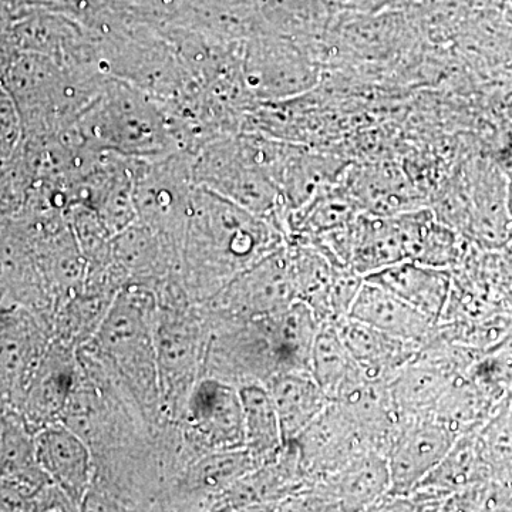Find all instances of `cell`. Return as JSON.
Here are the masks:
<instances>
[{
	"label": "cell",
	"instance_id": "cell-21",
	"mask_svg": "<svg viewBox=\"0 0 512 512\" xmlns=\"http://www.w3.org/2000/svg\"><path fill=\"white\" fill-rule=\"evenodd\" d=\"M340 336L363 376L390 383L421 346L348 318L338 323Z\"/></svg>",
	"mask_w": 512,
	"mask_h": 512
},
{
	"label": "cell",
	"instance_id": "cell-2",
	"mask_svg": "<svg viewBox=\"0 0 512 512\" xmlns=\"http://www.w3.org/2000/svg\"><path fill=\"white\" fill-rule=\"evenodd\" d=\"M319 320L295 301L284 311L244 322L210 326L202 376L235 387L266 384L279 373L309 370Z\"/></svg>",
	"mask_w": 512,
	"mask_h": 512
},
{
	"label": "cell",
	"instance_id": "cell-30",
	"mask_svg": "<svg viewBox=\"0 0 512 512\" xmlns=\"http://www.w3.org/2000/svg\"><path fill=\"white\" fill-rule=\"evenodd\" d=\"M458 259H460V248H458L456 232L453 228L437 221L433 214L423 229L413 261L451 271L456 268Z\"/></svg>",
	"mask_w": 512,
	"mask_h": 512
},
{
	"label": "cell",
	"instance_id": "cell-14",
	"mask_svg": "<svg viewBox=\"0 0 512 512\" xmlns=\"http://www.w3.org/2000/svg\"><path fill=\"white\" fill-rule=\"evenodd\" d=\"M458 437L439 419H404L386 458L390 471L389 495L410 493L443 460Z\"/></svg>",
	"mask_w": 512,
	"mask_h": 512
},
{
	"label": "cell",
	"instance_id": "cell-15",
	"mask_svg": "<svg viewBox=\"0 0 512 512\" xmlns=\"http://www.w3.org/2000/svg\"><path fill=\"white\" fill-rule=\"evenodd\" d=\"M311 484L291 441L271 460L228 488L215 501L212 511H278L279 505Z\"/></svg>",
	"mask_w": 512,
	"mask_h": 512
},
{
	"label": "cell",
	"instance_id": "cell-16",
	"mask_svg": "<svg viewBox=\"0 0 512 512\" xmlns=\"http://www.w3.org/2000/svg\"><path fill=\"white\" fill-rule=\"evenodd\" d=\"M76 379L77 349L53 338L16 409L30 429L37 433L62 420Z\"/></svg>",
	"mask_w": 512,
	"mask_h": 512
},
{
	"label": "cell",
	"instance_id": "cell-12",
	"mask_svg": "<svg viewBox=\"0 0 512 512\" xmlns=\"http://www.w3.org/2000/svg\"><path fill=\"white\" fill-rule=\"evenodd\" d=\"M258 466L247 447L202 454L181 468L163 511H212L228 488Z\"/></svg>",
	"mask_w": 512,
	"mask_h": 512
},
{
	"label": "cell",
	"instance_id": "cell-27",
	"mask_svg": "<svg viewBox=\"0 0 512 512\" xmlns=\"http://www.w3.org/2000/svg\"><path fill=\"white\" fill-rule=\"evenodd\" d=\"M116 293L99 286L84 285L64 299L56 306L53 315V338L74 349L82 348L96 335Z\"/></svg>",
	"mask_w": 512,
	"mask_h": 512
},
{
	"label": "cell",
	"instance_id": "cell-9",
	"mask_svg": "<svg viewBox=\"0 0 512 512\" xmlns=\"http://www.w3.org/2000/svg\"><path fill=\"white\" fill-rule=\"evenodd\" d=\"M180 427L187 463L211 451L244 448V410L238 387L202 376L188 397Z\"/></svg>",
	"mask_w": 512,
	"mask_h": 512
},
{
	"label": "cell",
	"instance_id": "cell-19",
	"mask_svg": "<svg viewBox=\"0 0 512 512\" xmlns=\"http://www.w3.org/2000/svg\"><path fill=\"white\" fill-rule=\"evenodd\" d=\"M313 484L328 505V511H372L389 493V464L383 454L366 451Z\"/></svg>",
	"mask_w": 512,
	"mask_h": 512
},
{
	"label": "cell",
	"instance_id": "cell-7",
	"mask_svg": "<svg viewBox=\"0 0 512 512\" xmlns=\"http://www.w3.org/2000/svg\"><path fill=\"white\" fill-rule=\"evenodd\" d=\"M192 160L194 154L188 150L153 160H131L137 221L180 249L195 190Z\"/></svg>",
	"mask_w": 512,
	"mask_h": 512
},
{
	"label": "cell",
	"instance_id": "cell-17",
	"mask_svg": "<svg viewBox=\"0 0 512 512\" xmlns=\"http://www.w3.org/2000/svg\"><path fill=\"white\" fill-rule=\"evenodd\" d=\"M111 256L126 285L147 286L154 291L167 279L180 276V248L140 221L113 235Z\"/></svg>",
	"mask_w": 512,
	"mask_h": 512
},
{
	"label": "cell",
	"instance_id": "cell-25",
	"mask_svg": "<svg viewBox=\"0 0 512 512\" xmlns=\"http://www.w3.org/2000/svg\"><path fill=\"white\" fill-rule=\"evenodd\" d=\"M0 480L33 488L52 483L37 460L35 431L8 406H0Z\"/></svg>",
	"mask_w": 512,
	"mask_h": 512
},
{
	"label": "cell",
	"instance_id": "cell-22",
	"mask_svg": "<svg viewBox=\"0 0 512 512\" xmlns=\"http://www.w3.org/2000/svg\"><path fill=\"white\" fill-rule=\"evenodd\" d=\"M349 318L420 346L430 342L437 329V323L429 316L366 279L353 302Z\"/></svg>",
	"mask_w": 512,
	"mask_h": 512
},
{
	"label": "cell",
	"instance_id": "cell-24",
	"mask_svg": "<svg viewBox=\"0 0 512 512\" xmlns=\"http://www.w3.org/2000/svg\"><path fill=\"white\" fill-rule=\"evenodd\" d=\"M266 387L274 400L284 443L295 440L332 402L309 370L279 373Z\"/></svg>",
	"mask_w": 512,
	"mask_h": 512
},
{
	"label": "cell",
	"instance_id": "cell-26",
	"mask_svg": "<svg viewBox=\"0 0 512 512\" xmlns=\"http://www.w3.org/2000/svg\"><path fill=\"white\" fill-rule=\"evenodd\" d=\"M286 245L296 301L308 305L319 323H328L333 285L340 272L349 269L336 268L311 245L296 242H286Z\"/></svg>",
	"mask_w": 512,
	"mask_h": 512
},
{
	"label": "cell",
	"instance_id": "cell-4",
	"mask_svg": "<svg viewBox=\"0 0 512 512\" xmlns=\"http://www.w3.org/2000/svg\"><path fill=\"white\" fill-rule=\"evenodd\" d=\"M156 313L153 289L136 284L123 286L114 296L96 335L86 345L109 366L151 423L163 426L167 421L161 413L158 389Z\"/></svg>",
	"mask_w": 512,
	"mask_h": 512
},
{
	"label": "cell",
	"instance_id": "cell-28",
	"mask_svg": "<svg viewBox=\"0 0 512 512\" xmlns=\"http://www.w3.org/2000/svg\"><path fill=\"white\" fill-rule=\"evenodd\" d=\"M239 396L244 410L245 447L259 464L265 463L285 444L274 400L264 384L239 387Z\"/></svg>",
	"mask_w": 512,
	"mask_h": 512
},
{
	"label": "cell",
	"instance_id": "cell-23",
	"mask_svg": "<svg viewBox=\"0 0 512 512\" xmlns=\"http://www.w3.org/2000/svg\"><path fill=\"white\" fill-rule=\"evenodd\" d=\"M366 281L382 286L417 311L439 323L450 298L453 271L414 261L387 266L366 276Z\"/></svg>",
	"mask_w": 512,
	"mask_h": 512
},
{
	"label": "cell",
	"instance_id": "cell-13",
	"mask_svg": "<svg viewBox=\"0 0 512 512\" xmlns=\"http://www.w3.org/2000/svg\"><path fill=\"white\" fill-rule=\"evenodd\" d=\"M292 443L312 483L373 451L355 420L336 402H330Z\"/></svg>",
	"mask_w": 512,
	"mask_h": 512
},
{
	"label": "cell",
	"instance_id": "cell-32",
	"mask_svg": "<svg viewBox=\"0 0 512 512\" xmlns=\"http://www.w3.org/2000/svg\"><path fill=\"white\" fill-rule=\"evenodd\" d=\"M508 208H510V212L512 215V184L510 188V195H508Z\"/></svg>",
	"mask_w": 512,
	"mask_h": 512
},
{
	"label": "cell",
	"instance_id": "cell-31",
	"mask_svg": "<svg viewBox=\"0 0 512 512\" xmlns=\"http://www.w3.org/2000/svg\"><path fill=\"white\" fill-rule=\"evenodd\" d=\"M42 488L0 480V511H37V497Z\"/></svg>",
	"mask_w": 512,
	"mask_h": 512
},
{
	"label": "cell",
	"instance_id": "cell-20",
	"mask_svg": "<svg viewBox=\"0 0 512 512\" xmlns=\"http://www.w3.org/2000/svg\"><path fill=\"white\" fill-rule=\"evenodd\" d=\"M244 82L258 96L282 97L308 89L313 69L301 50L285 43L259 42L244 59Z\"/></svg>",
	"mask_w": 512,
	"mask_h": 512
},
{
	"label": "cell",
	"instance_id": "cell-18",
	"mask_svg": "<svg viewBox=\"0 0 512 512\" xmlns=\"http://www.w3.org/2000/svg\"><path fill=\"white\" fill-rule=\"evenodd\" d=\"M36 450L40 467L49 480L66 494L76 511H82L94 477V460L89 446L59 421L37 431Z\"/></svg>",
	"mask_w": 512,
	"mask_h": 512
},
{
	"label": "cell",
	"instance_id": "cell-3",
	"mask_svg": "<svg viewBox=\"0 0 512 512\" xmlns=\"http://www.w3.org/2000/svg\"><path fill=\"white\" fill-rule=\"evenodd\" d=\"M70 127L87 150L111 151L130 160L167 157L190 146L187 126L177 114L114 77Z\"/></svg>",
	"mask_w": 512,
	"mask_h": 512
},
{
	"label": "cell",
	"instance_id": "cell-10",
	"mask_svg": "<svg viewBox=\"0 0 512 512\" xmlns=\"http://www.w3.org/2000/svg\"><path fill=\"white\" fill-rule=\"evenodd\" d=\"M0 306H20L50 320L56 301L40 269L36 235L23 215L0 232Z\"/></svg>",
	"mask_w": 512,
	"mask_h": 512
},
{
	"label": "cell",
	"instance_id": "cell-11",
	"mask_svg": "<svg viewBox=\"0 0 512 512\" xmlns=\"http://www.w3.org/2000/svg\"><path fill=\"white\" fill-rule=\"evenodd\" d=\"M52 339L50 320L20 306H0V406L18 409Z\"/></svg>",
	"mask_w": 512,
	"mask_h": 512
},
{
	"label": "cell",
	"instance_id": "cell-6",
	"mask_svg": "<svg viewBox=\"0 0 512 512\" xmlns=\"http://www.w3.org/2000/svg\"><path fill=\"white\" fill-rule=\"evenodd\" d=\"M195 185L217 192L239 207L271 221L285 235L281 192L242 138H215L202 144L192 160Z\"/></svg>",
	"mask_w": 512,
	"mask_h": 512
},
{
	"label": "cell",
	"instance_id": "cell-29",
	"mask_svg": "<svg viewBox=\"0 0 512 512\" xmlns=\"http://www.w3.org/2000/svg\"><path fill=\"white\" fill-rule=\"evenodd\" d=\"M309 372L330 400L335 399L340 389L360 372L336 323H320L312 346Z\"/></svg>",
	"mask_w": 512,
	"mask_h": 512
},
{
	"label": "cell",
	"instance_id": "cell-8",
	"mask_svg": "<svg viewBox=\"0 0 512 512\" xmlns=\"http://www.w3.org/2000/svg\"><path fill=\"white\" fill-rule=\"evenodd\" d=\"M296 301L288 245L265 256L200 303L208 325L244 322L284 311Z\"/></svg>",
	"mask_w": 512,
	"mask_h": 512
},
{
	"label": "cell",
	"instance_id": "cell-5",
	"mask_svg": "<svg viewBox=\"0 0 512 512\" xmlns=\"http://www.w3.org/2000/svg\"><path fill=\"white\" fill-rule=\"evenodd\" d=\"M154 323L161 413L167 423L180 424L188 397L204 373L210 325L200 303L191 301L180 278L156 289Z\"/></svg>",
	"mask_w": 512,
	"mask_h": 512
},
{
	"label": "cell",
	"instance_id": "cell-1",
	"mask_svg": "<svg viewBox=\"0 0 512 512\" xmlns=\"http://www.w3.org/2000/svg\"><path fill=\"white\" fill-rule=\"evenodd\" d=\"M285 244L284 232L271 221L195 185L181 241V284L192 302H205Z\"/></svg>",
	"mask_w": 512,
	"mask_h": 512
}]
</instances>
